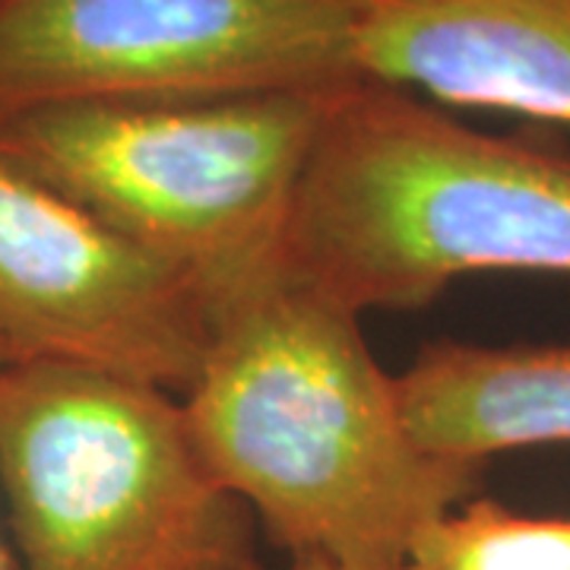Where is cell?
Masks as SVG:
<instances>
[{
	"mask_svg": "<svg viewBox=\"0 0 570 570\" xmlns=\"http://www.w3.org/2000/svg\"><path fill=\"white\" fill-rule=\"evenodd\" d=\"M0 494L22 570H264L257 520L206 469L175 393L0 367Z\"/></svg>",
	"mask_w": 570,
	"mask_h": 570,
	"instance_id": "obj_4",
	"label": "cell"
},
{
	"mask_svg": "<svg viewBox=\"0 0 570 570\" xmlns=\"http://www.w3.org/2000/svg\"><path fill=\"white\" fill-rule=\"evenodd\" d=\"M0 343L10 362L194 387L209 311L163 261L0 159Z\"/></svg>",
	"mask_w": 570,
	"mask_h": 570,
	"instance_id": "obj_6",
	"label": "cell"
},
{
	"mask_svg": "<svg viewBox=\"0 0 570 570\" xmlns=\"http://www.w3.org/2000/svg\"><path fill=\"white\" fill-rule=\"evenodd\" d=\"M181 406L206 469L292 558L396 570L485 469L422 448L362 317L283 269L209 311Z\"/></svg>",
	"mask_w": 570,
	"mask_h": 570,
	"instance_id": "obj_1",
	"label": "cell"
},
{
	"mask_svg": "<svg viewBox=\"0 0 570 570\" xmlns=\"http://www.w3.org/2000/svg\"><path fill=\"white\" fill-rule=\"evenodd\" d=\"M3 365H10V352H7V346L0 343V367Z\"/></svg>",
	"mask_w": 570,
	"mask_h": 570,
	"instance_id": "obj_12",
	"label": "cell"
},
{
	"mask_svg": "<svg viewBox=\"0 0 570 570\" xmlns=\"http://www.w3.org/2000/svg\"><path fill=\"white\" fill-rule=\"evenodd\" d=\"M283 273L352 314L425 311L472 273L570 276V153L377 80L326 99Z\"/></svg>",
	"mask_w": 570,
	"mask_h": 570,
	"instance_id": "obj_2",
	"label": "cell"
},
{
	"mask_svg": "<svg viewBox=\"0 0 570 570\" xmlns=\"http://www.w3.org/2000/svg\"><path fill=\"white\" fill-rule=\"evenodd\" d=\"M367 0H0V118L61 102L330 96Z\"/></svg>",
	"mask_w": 570,
	"mask_h": 570,
	"instance_id": "obj_5",
	"label": "cell"
},
{
	"mask_svg": "<svg viewBox=\"0 0 570 570\" xmlns=\"http://www.w3.org/2000/svg\"><path fill=\"white\" fill-rule=\"evenodd\" d=\"M288 570H387V568H355V564H340L330 558H292Z\"/></svg>",
	"mask_w": 570,
	"mask_h": 570,
	"instance_id": "obj_10",
	"label": "cell"
},
{
	"mask_svg": "<svg viewBox=\"0 0 570 570\" xmlns=\"http://www.w3.org/2000/svg\"><path fill=\"white\" fill-rule=\"evenodd\" d=\"M412 438L438 456L570 444V346L428 343L393 377Z\"/></svg>",
	"mask_w": 570,
	"mask_h": 570,
	"instance_id": "obj_8",
	"label": "cell"
},
{
	"mask_svg": "<svg viewBox=\"0 0 570 570\" xmlns=\"http://www.w3.org/2000/svg\"><path fill=\"white\" fill-rule=\"evenodd\" d=\"M362 77L570 127V0H367Z\"/></svg>",
	"mask_w": 570,
	"mask_h": 570,
	"instance_id": "obj_7",
	"label": "cell"
},
{
	"mask_svg": "<svg viewBox=\"0 0 570 570\" xmlns=\"http://www.w3.org/2000/svg\"><path fill=\"white\" fill-rule=\"evenodd\" d=\"M396 570H570V517L469 498L412 539Z\"/></svg>",
	"mask_w": 570,
	"mask_h": 570,
	"instance_id": "obj_9",
	"label": "cell"
},
{
	"mask_svg": "<svg viewBox=\"0 0 570 570\" xmlns=\"http://www.w3.org/2000/svg\"><path fill=\"white\" fill-rule=\"evenodd\" d=\"M0 570H10V554L3 549V542H0Z\"/></svg>",
	"mask_w": 570,
	"mask_h": 570,
	"instance_id": "obj_11",
	"label": "cell"
},
{
	"mask_svg": "<svg viewBox=\"0 0 570 570\" xmlns=\"http://www.w3.org/2000/svg\"><path fill=\"white\" fill-rule=\"evenodd\" d=\"M330 96L41 105L0 118V159L181 273L213 311L283 269Z\"/></svg>",
	"mask_w": 570,
	"mask_h": 570,
	"instance_id": "obj_3",
	"label": "cell"
}]
</instances>
